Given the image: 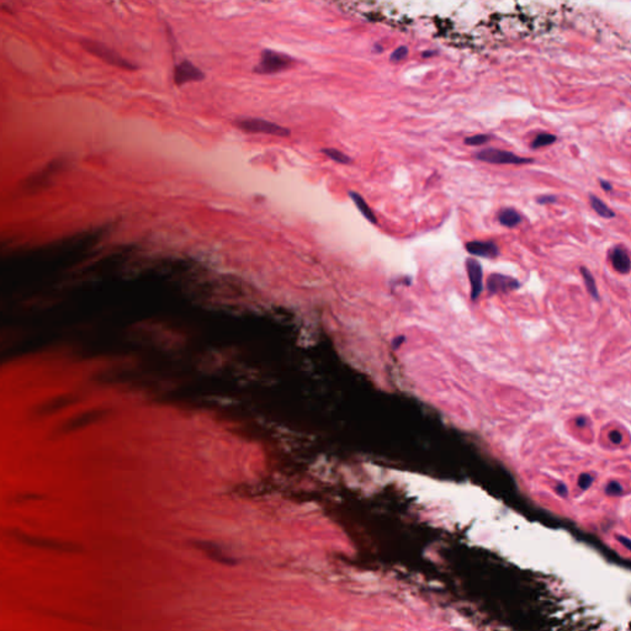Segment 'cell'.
Here are the masks:
<instances>
[{"label":"cell","mask_w":631,"mask_h":631,"mask_svg":"<svg viewBox=\"0 0 631 631\" xmlns=\"http://www.w3.org/2000/svg\"><path fill=\"white\" fill-rule=\"evenodd\" d=\"M233 125L234 127H237L241 131L247 132V133H265L278 137L290 136V129L289 128L263 119H255V117L239 119L233 121Z\"/></svg>","instance_id":"cell-1"},{"label":"cell","mask_w":631,"mask_h":631,"mask_svg":"<svg viewBox=\"0 0 631 631\" xmlns=\"http://www.w3.org/2000/svg\"><path fill=\"white\" fill-rule=\"evenodd\" d=\"M612 263L615 270H618L622 274H628L631 269V260L629 254L627 253L624 248L617 247L612 252Z\"/></svg>","instance_id":"cell-11"},{"label":"cell","mask_w":631,"mask_h":631,"mask_svg":"<svg viewBox=\"0 0 631 631\" xmlns=\"http://www.w3.org/2000/svg\"><path fill=\"white\" fill-rule=\"evenodd\" d=\"M590 205H592L593 210L597 212L599 216L604 217V218H613L615 216V213L603 203L602 200L597 198V196L592 195L590 196Z\"/></svg>","instance_id":"cell-14"},{"label":"cell","mask_w":631,"mask_h":631,"mask_svg":"<svg viewBox=\"0 0 631 631\" xmlns=\"http://www.w3.org/2000/svg\"><path fill=\"white\" fill-rule=\"evenodd\" d=\"M592 482H593V478L590 477L589 475H582L580 477V481H578V485H580V487L583 488V490H587V488L592 485Z\"/></svg>","instance_id":"cell-21"},{"label":"cell","mask_w":631,"mask_h":631,"mask_svg":"<svg viewBox=\"0 0 631 631\" xmlns=\"http://www.w3.org/2000/svg\"><path fill=\"white\" fill-rule=\"evenodd\" d=\"M82 44H83V47L89 53L103 59L105 63L110 64V66L122 68L125 71H137L136 64L129 62L128 59L124 58L117 52H115L114 49L109 48V47L104 46V44L99 43V42L91 41V40H84V41H82Z\"/></svg>","instance_id":"cell-2"},{"label":"cell","mask_w":631,"mask_h":631,"mask_svg":"<svg viewBox=\"0 0 631 631\" xmlns=\"http://www.w3.org/2000/svg\"><path fill=\"white\" fill-rule=\"evenodd\" d=\"M476 158L478 161L486 162V163L492 164H526L531 163V159L523 158V157L517 156L512 152L502 151V149L496 148H487L483 151L478 152L476 154Z\"/></svg>","instance_id":"cell-4"},{"label":"cell","mask_w":631,"mask_h":631,"mask_svg":"<svg viewBox=\"0 0 631 631\" xmlns=\"http://www.w3.org/2000/svg\"><path fill=\"white\" fill-rule=\"evenodd\" d=\"M581 273H582L583 278H585V281H586V284H587V288H588V290H589V293L592 294V295L594 296V297H598L597 288H595V283H594V279H593L592 274H590L589 271H588V269H586V268L581 269Z\"/></svg>","instance_id":"cell-18"},{"label":"cell","mask_w":631,"mask_h":631,"mask_svg":"<svg viewBox=\"0 0 631 631\" xmlns=\"http://www.w3.org/2000/svg\"><path fill=\"white\" fill-rule=\"evenodd\" d=\"M490 139H491L490 134H475V136L467 137V138L465 139V143L467 144V146H472V147L482 146V144L487 143Z\"/></svg>","instance_id":"cell-17"},{"label":"cell","mask_w":631,"mask_h":631,"mask_svg":"<svg viewBox=\"0 0 631 631\" xmlns=\"http://www.w3.org/2000/svg\"><path fill=\"white\" fill-rule=\"evenodd\" d=\"M435 54H436L435 51H425V52H423V54H421V56H423L424 58H426V57L435 56Z\"/></svg>","instance_id":"cell-26"},{"label":"cell","mask_w":631,"mask_h":631,"mask_svg":"<svg viewBox=\"0 0 631 631\" xmlns=\"http://www.w3.org/2000/svg\"><path fill=\"white\" fill-rule=\"evenodd\" d=\"M195 548L214 562L224 566L237 565V560L221 545L212 541H195Z\"/></svg>","instance_id":"cell-5"},{"label":"cell","mask_w":631,"mask_h":631,"mask_svg":"<svg viewBox=\"0 0 631 631\" xmlns=\"http://www.w3.org/2000/svg\"><path fill=\"white\" fill-rule=\"evenodd\" d=\"M322 152H323V153L326 154V156L328 157L329 159H332V161L337 162V163L349 164L351 162L350 157H348L346 154H344L343 152L338 151V149H336V148H324Z\"/></svg>","instance_id":"cell-15"},{"label":"cell","mask_w":631,"mask_h":631,"mask_svg":"<svg viewBox=\"0 0 631 631\" xmlns=\"http://www.w3.org/2000/svg\"><path fill=\"white\" fill-rule=\"evenodd\" d=\"M623 492V488L622 486L619 485L618 482H610L607 487V493L608 495H620Z\"/></svg>","instance_id":"cell-20"},{"label":"cell","mask_w":631,"mask_h":631,"mask_svg":"<svg viewBox=\"0 0 631 631\" xmlns=\"http://www.w3.org/2000/svg\"><path fill=\"white\" fill-rule=\"evenodd\" d=\"M466 251L472 255L482 256V258H496L500 254L497 244L495 242H480L473 241L466 244Z\"/></svg>","instance_id":"cell-9"},{"label":"cell","mask_w":631,"mask_h":631,"mask_svg":"<svg viewBox=\"0 0 631 631\" xmlns=\"http://www.w3.org/2000/svg\"><path fill=\"white\" fill-rule=\"evenodd\" d=\"M619 540H620V543H622L623 545L625 546V547H628L629 550H631V540H630V539L624 538V536H620Z\"/></svg>","instance_id":"cell-23"},{"label":"cell","mask_w":631,"mask_h":631,"mask_svg":"<svg viewBox=\"0 0 631 631\" xmlns=\"http://www.w3.org/2000/svg\"><path fill=\"white\" fill-rule=\"evenodd\" d=\"M349 196H350L351 200L354 201V204L356 205L358 210L360 211V213L363 214V216L365 217L369 222H371V223L374 224L378 223V218H376L375 213H374L373 210L369 208V205L366 204V201L364 200V198L360 195V194L355 193V191H349Z\"/></svg>","instance_id":"cell-12"},{"label":"cell","mask_w":631,"mask_h":631,"mask_svg":"<svg viewBox=\"0 0 631 631\" xmlns=\"http://www.w3.org/2000/svg\"><path fill=\"white\" fill-rule=\"evenodd\" d=\"M498 221L503 226L512 228L522 222V216L514 209H503L498 213Z\"/></svg>","instance_id":"cell-13"},{"label":"cell","mask_w":631,"mask_h":631,"mask_svg":"<svg viewBox=\"0 0 631 631\" xmlns=\"http://www.w3.org/2000/svg\"><path fill=\"white\" fill-rule=\"evenodd\" d=\"M556 198L555 196H540L538 199V203L539 204H546V203H555Z\"/></svg>","instance_id":"cell-22"},{"label":"cell","mask_w":631,"mask_h":631,"mask_svg":"<svg viewBox=\"0 0 631 631\" xmlns=\"http://www.w3.org/2000/svg\"><path fill=\"white\" fill-rule=\"evenodd\" d=\"M466 270H467V275L471 284V298L476 300L482 293V268H481L477 260L470 258L466 260Z\"/></svg>","instance_id":"cell-8"},{"label":"cell","mask_w":631,"mask_h":631,"mask_svg":"<svg viewBox=\"0 0 631 631\" xmlns=\"http://www.w3.org/2000/svg\"><path fill=\"white\" fill-rule=\"evenodd\" d=\"M204 78H205V73L188 59L176 64L173 72L174 84L176 86H181L191 82H201L204 81Z\"/></svg>","instance_id":"cell-6"},{"label":"cell","mask_w":631,"mask_h":631,"mask_svg":"<svg viewBox=\"0 0 631 631\" xmlns=\"http://www.w3.org/2000/svg\"><path fill=\"white\" fill-rule=\"evenodd\" d=\"M555 141H556V136H553V134H550V133L539 134V136L534 139L533 143H531V148L538 149V148H541V147H546L548 146V144H552Z\"/></svg>","instance_id":"cell-16"},{"label":"cell","mask_w":631,"mask_h":631,"mask_svg":"<svg viewBox=\"0 0 631 631\" xmlns=\"http://www.w3.org/2000/svg\"><path fill=\"white\" fill-rule=\"evenodd\" d=\"M407 56H408V48L406 46H401L392 52L390 59L392 62H400V61H403V59H405Z\"/></svg>","instance_id":"cell-19"},{"label":"cell","mask_w":631,"mask_h":631,"mask_svg":"<svg viewBox=\"0 0 631 631\" xmlns=\"http://www.w3.org/2000/svg\"><path fill=\"white\" fill-rule=\"evenodd\" d=\"M293 64L294 58L288 54L280 53L273 49H264L260 54V61L254 67L253 72L258 74H274L286 71Z\"/></svg>","instance_id":"cell-3"},{"label":"cell","mask_w":631,"mask_h":631,"mask_svg":"<svg viewBox=\"0 0 631 631\" xmlns=\"http://www.w3.org/2000/svg\"><path fill=\"white\" fill-rule=\"evenodd\" d=\"M19 540L26 545L34 546L37 548H43V550H52V551H61V552H74L78 550V547L71 545L68 543L58 540H52V539H43V538H34V536H19Z\"/></svg>","instance_id":"cell-7"},{"label":"cell","mask_w":631,"mask_h":631,"mask_svg":"<svg viewBox=\"0 0 631 631\" xmlns=\"http://www.w3.org/2000/svg\"><path fill=\"white\" fill-rule=\"evenodd\" d=\"M610 436H612V439H613V441H614V443H620V439H622V436H620V434L618 433V431H614V433H612V435H610Z\"/></svg>","instance_id":"cell-25"},{"label":"cell","mask_w":631,"mask_h":631,"mask_svg":"<svg viewBox=\"0 0 631 631\" xmlns=\"http://www.w3.org/2000/svg\"><path fill=\"white\" fill-rule=\"evenodd\" d=\"M518 286H519V283L515 279L509 278V276L493 274L488 279V290L492 294L513 290V289H517Z\"/></svg>","instance_id":"cell-10"},{"label":"cell","mask_w":631,"mask_h":631,"mask_svg":"<svg viewBox=\"0 0 631 631\" xmlns=\"http://www.w3.org/2000/svg\"><path fill=\"white\" fill-rule=\"evenodd\" d=\"M599 183H600V185H602V188L604 189L605 191H610V190H612V189H613V188H612V184L608 183V181H605V180H600Z\"/></svg>","instance_id":"cell-24"}]
</instances>
